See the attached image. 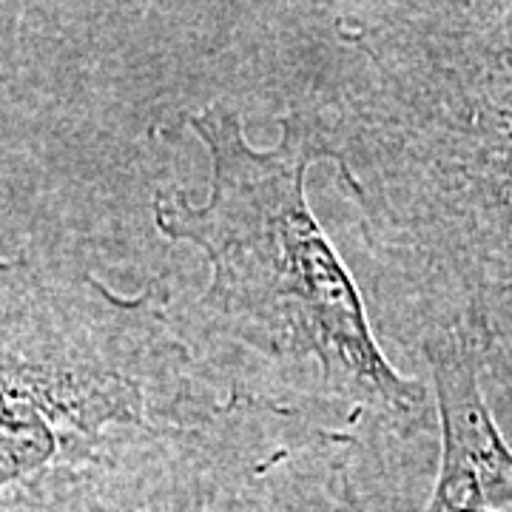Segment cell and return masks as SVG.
I'll list each match as a JSON object with an SVG mask.
<instances>
[{"label":"cell","instance_id":"obj_1","mask_svg":"<svg viewBox=\"0 0 512 512\" xmlns=\"http://www.w3.org/2000/svg\"><path fill=\"white\" fill-rule=\"evenodd\" d=\"M305 111L356 211L373 328L456 339L512 419V0L348 3Z\"/></svg>","mask_w":512,"mask_h":512},{"label":"cell","instance_id":"obj_2","mask_svg":"<svg viewBox=\"0 0 512 512\" xmlns=\"http://www.w3.org/2000/svg\"><path fill=\"white\" fill-rule=\"evenodd\" d=\"M188 126L208 154L205 200L160 191L163 237L200 248L208 282L183 319L228 393H248L311 419L390 441H416L436 419L433 390L387 359L370 305L308 200L319 148L302 109L256 148L228 103Z\"/></svg>","mask_w":512,"mask_h":512},{"label":"cell","instance_id":"obj_3","mask_svg":"<svg viewBox=\"0 0 512 512\" xmlns=\"http://www.w3.org/2000/svg\"><path fill=\"white\" fill-rule=\"evenodd\" d=\"M225 396L165 279L120 293L74 262L0 256V512H69L126 441Z\"/></svg>","mask_w":512,"mask_h":512},{"label":"cell","instance_id":"obj_4","mask_svg":"<svg viewBox=\"0 0 512 512\" xmlns=\"http://www.w3.org/2000/svg\"><path fill=\"white\" fill-rule=\"evenodd\" d=\"M356 444L299 410L228 393L200 419L126 441L69 512H370Z\"/></svg>","mask_w":512,"mask_h":512},{"label":"cell","instance_id":"obj_5","mask_svg":"<svg viewBox=\"0 0 512 512\" xmlns=\"http://www.w3.org/2000/svg\"><path fill=\"white\" fill-rule=\"evenodd\" d=\"M439 424V470L421 512H512V444L456 339L419 345Z\"/></svg>","mask_w":512,"mask_h":512}]
</instances>
